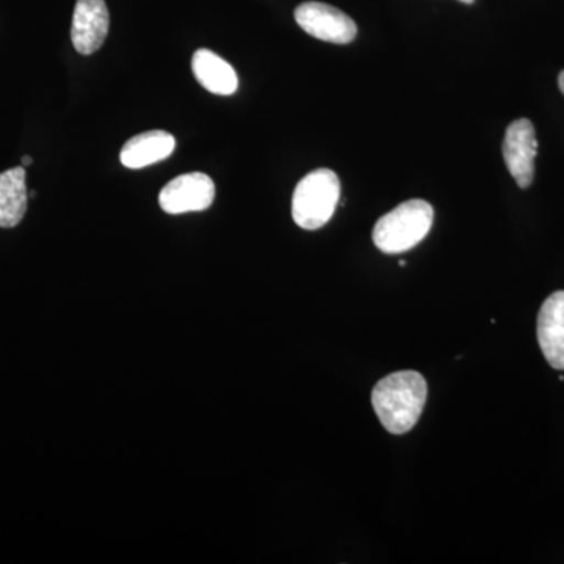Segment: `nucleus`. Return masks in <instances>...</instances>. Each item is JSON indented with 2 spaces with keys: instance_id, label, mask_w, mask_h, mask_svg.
Segmentation results:
<instances>
[{
  "instance_id": "nucleus-1",
  "label": "nucleus",
  "mask_w": 564,
  "mask_h": 564,
  "mask_svg": "<svg viewBox=\"0 0 564 564\" xmlns=\"http://www.w3.org/2000/svg\"><path fill=\"white\" fill-rule=\"evenodd\" d=\"M426 393L425 378L414 370L388 375L373 388L375 413L389 433H408L421 419Z\"/></svg>"
},
{
  "instance_id": "nucleus-2",
  "label": "nucleus",
  "mask_w": 564,
  "mask_h": 564,
  "mask_svg": "<svg viewBox=\"0 0 564 564\" xmlns=\"http://www.w3.org/2000/svg\"><path fill=\"white\" fill-rule=\"evenodd\" d=\"M433 218V207L423 199L402 203L375 225V247L386 254L410 251L429 236Z\"/></svg>"
},
{
  "instance_id": "nucleus-3",
  "label": "nucleus",
  "mask_w": 564,
  "mask_h": 564,
  "mask_svg": "<svg viewBox=\"0 0 564 564\" xmlns=\"http://www.w3.org/2000/svg\"><path fill=\"white\" fill-rule=\"evenodd\" d=\"M339 198V176L332 170H315L304 176L293 192V221L306 231L321 229L332 220Z\"/></svg>"
},
{
  "instance_id": "nucleus-4",
  "label": "nucleus",
  "mask_w": 564,
  "mask_h": 564,
  "mask_svg": "<svg viewBox=\"0 0 564 564\" xmlns=\"http://www.w3.org/2000/svg\"><path fill=\"white\" fill-rule=\"evenodd\" d=\"M295 21L314 39L333 44H348L358 35L356 22L339 9L323 2H304L296 7Z\"/></svg>"
},
{
  "instance_id": "nucleus-5",
  "label": "nucleus",
  "mask_w": 564,
  "mask_h": 564,
  "mask_svg": "<svg viewBox=\"0 0 564 564\" xmlns=\"http://www.w3.org/2000/svg\"><path fill=\"white\" fill-rule=\"evenodd\" d=\"M214 199V181L204 173H188L174 177L159 195L162 210L170 215L209 209Z\"/></svg>"
},
{
  "instance_id": "nucleus-6",
  "label": "nucleus",
  "mask_w": 564,
  "mask_h": 564,
  "mask_svg": "<svg viewBox=\"0 0 564 564\" xmlns=\"http://www.w3.org/2000/svg\"><path fill=\"white\" fill-rule=\"evenodd\" d=\"M536 154L538 140L533 122L527 118L511 122L505 132L503 159L508 172L521 188L532 185Z\"/></svg>"
},
{
  "instance_id": "nucleus-7",
  "label": "nucleus",
  "mask_w": 564,
  "mask_h": 564,
  "mask_svg": "<svg viewBox=\"0 0 564 564\" xmlns=\"http://www.w3.org/2000/svg\"><path fill=\"white\" fill-rule=\"evenodd\" d=\"M110 28L106 0H77L73 14L70 40L82 55L101 50Z\"/></svg>"
},
{
  "instance_id": "nucleus-8",
  "label": "nucleus",
  "mask_w": 564,
  "mask_h": 564,
  "mask_svg": "<svg viewBox=\"0 0 564 564\" xmlns=\"http://www.w3.org/2000/svg\"><path fill=\"white\" fill-rule=\"evenodd\" d=\"M538 343L544 358L556 370H564V292H555L538 315Z\"/></svg>"
},
{
  "instance_id": "nucleus-9",
  "label": "nucleus",
  "mask_w": 564,
  "mask_h": 564,
  "mask_svg": "<svg viewBox=\"0 0 564 564\" xmlns=\"http://www.w3.org/2000/svg\"><path fill=\"white\" fill-rule=\"evenodd\" d=\"M176 148L172 133L150 131L132 137L122 147L120 161L126 169L140 170L169 159Z\"/></svg>"
},
{
  "instance_id": "nucleus-10",
  "label": "nucleus",
  "mask_w": 564,
  "mask_h": 564,
  "mask_svg": "<svg viewBox=\"0 0 564 564\" xmlns=\"http://www.w3.org/2000/svg\"><path fill=\"white\" fill-rule=\"evenodd\" d=\"M192 70L198 84L214 95L231 96L239 88L236 69L209 50H199L193 54Z\"/></svg>"
},
{
  "instance_id": "nucleus-11",
  "label": "nucleus",
  "mask_w": 564,
  "mask_h": 564,
  "mask_svg": "<svg viewBox=\"0 0 564 564\" xmlns=\"http://www.w3.org/2000/svg\"><path fill=\"white\" fill-rule=\"evenodd\" d=\"M29 192L24 166L0 174V228L20 225L28 212Z\"/></svg>"
},
{
  "instance_id": "nucleus-12",
  "label": "nucleus",
  "mask_w": 564,
  "mask_h": 564,
  "mask_svg": "<svg viewBox=\"0 0 564 564\" xmlns=\"http://www.w3.org/2000/svg\"><path fill=\"white\" fill-rule=\"evenodd\" d=\"M558 87H560V91H562L564 95V70H562V73H560Z\"/></svg>"
},
{
  "instance_id": "nucleus-13",
  "label": "nucleus",
  "mask_w": 564,
  "mask_h": 564,
  "mask_svg": "<svg viewBox=\"0 0 564 564\" xmlns=\"http://www.w3.org/2000/svg\"><path fill=\"white\" fill-rule=\"evenodd\" d=\"M32 158H29V155H25V158H22V166H29L32 163Z\"/></svg>"
},
{
  "instance_id": "nucleus-14",
  "label": "nucleus",
  "mask_w": 564,
  "mask_h": 564,
  "mask_svg": "<svg viewBox=\"0 0 564 564\" xmlns=\"http://www.w3.org/2000/svg\"><path fill=\"white\" fill-rule=\"evenodd\" d=\"M459 2H463V3H474L475 0H459Z\"/></svg>"
}]
</instances>
